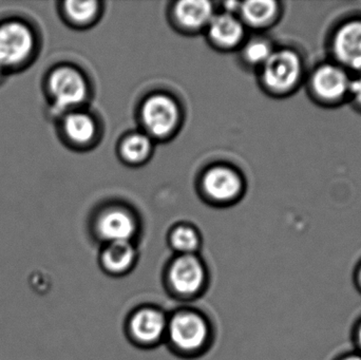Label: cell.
I'll return each instance as SVG.
<instances>
[{
	"label": "cell",
	"instance_id": "cell-15",
	"mask_svg": "<svg viewBox=\"0 0 361 360\" xmlns=\"http://www.w3.org/2000/svg\"><path fill=\"white\" fill-rule=\"evenodd\" d=\"M63 131L73 143L87 144L94 137L95 124L88 114L72 112L63 120Z\"/></svg>",
	"mask_w": 361,
	"mask_h": 360
},
{
	"label": "cell",
	"instance_id": "cell-1",
	"mask_svg": "<svg viewBox=\"0 0 361 360\" xmlns=\"http://www.w3.org/2000/svg\"><path fill=\"white\" fill-rule=\"evenodd\" d=\"M210 335L209 323L201 313L192 310L178 311L169 319L166 338L180 354L201 352L207 347Z\"/></svg>",
	"mask_w": 361,
	"mask_h": 360
},
{
	"label": "cell",
	"instance_id": "cell-8",
	"mask_svg": "<svg viewBox=\"0 0 361 360\" xmlns=\"http://www.w3.org/2000/svg\"><path fill=\"white\" fill-rule=\"evenodd\" d=\"M350 80L347 72L341 67L324 65L316 70L312 78L314 92L326 101H337L349 93Z\"/></svg>",
	"mask_w": 361,
	"mask_h": 360
},
{
	"label": "cell",
	"instance_id": "cell-16",
	"mask_svg": "<svg viewBox=\"0 0 361 360\" xmlns=\"http://www.w3.org/2000/svg\"><path fill=\"white\" fill-rule=\"evenodd\" d=\"M277 4L271 0H255L242 4L241 12L246 23L262 27L271 23L277 13Z\"/></svg>",
	"mask_w": 361,
	"mask_h": 360
},
{
	"label": "cell",
	"instance_id": "cell-25",
	"mask_svg": "<svg viewBox=\"0 0 361 360\" xmlns=\"http://www.w3.org/2000/svg\"><path fill=\"white\" fill-rule=\"evenodd\" d=\"M6 71V70L4 69V68L0 66V77H1L2 74H4V72Z\"/></svg>",
	"mask_w": 361,
	"mask_h": 360
},
{
	"label": "cell",
	"instance_id": "cell-7",
	"mask_svg": "<svg viewBox=\"0 0 361 360\" xmlns=\"http://www.w3.org/2000/svg\"><path fill=\"white\" fill-rule=\"evenodd\" d=\"M143 122L146 128L156 137H166L179 123V109L173 99L166 95H154L143 107Z\"/></svg>",
	"mask_w": 361,
	"mask_h": 360
},
{
	"label": "cell",
	"instance_id": "cell-24",
	"mask_svg": "<svg viewBox=\"0 0 361 360\" xmlns=\"http://www.w3.org/2000/svg\"><path fill=\"white\" fill-rule=\"evenodd\" d=\"M336 360H361V353L357 351L353 353H347V354L341 355Z\"/></svg>",
	"mask_w": 361,
	"mask_h": 360
},
{
	"label": "cell",
	"instance_id": "cell-10",
	"mask_svg": "<svg viewBox=\"0 0 361 360\" xmlns=\"http://www.w3.org/2000/svg\"><path fill=\"white\" fill-rule=\"evenodd\" d=\"M99 237L106 242H131L137 232L135 218L123 209H111L99 217L97 224Z\"/></svg>",
	"mask_w": 361,
	"mask_h": 360
},
{
	"label": "cell",
	"instance_id": "cell-17",
	"mask_svg": "<svg viewBox=\"0 0 361 360\" xmlns=\"http://www.w3.org/2000/svg\"><path fill=\"white\" fill-rule=\"evenodd\" d=\"M171 245L179 255H195L200 247V236L190 226H179L171 235Z\"/></svg>",
	"mask_w": 361,
	"mask_h": 360
},
{
	"label": "cell",
	"instance_id": "cell-22",
	"mask_svg": "<svg viewBox=\"0 0 361 360\" xmlns=\"http://www.w3.org/2000/svg\"><path fill=\"white\" fill-rule=\"evenodd\" d=\"M353 340L356 351L361 353V318L356 323L353 330Z\"/></svg>",
	"mask_w": 361,
	"mask_h": 360
},
{
	"label": "cell",
	"instance_id": "cell-14",
	"mask_svg": "<svg viewBox=\"0 0 361 360\" xmlns=\"http://www.w3.org/2000/svg\"><path fill=\"white\" fill-rule=\"evenodd\" d=\"M176 15L180 25L190 29L203 27L212 19V6L204 0H185L177 4Z\"/></svg>",
	"mask_w": 361,
	"mask_h": 360
},
{
	"label": "cell",
	"instance_id": "cell-12",
	"mask_svg": "<svg viewBox=\"0 0 361 360\" xmlns=\"http://www.w3.org/2000/svg\"><path fill=\"white\" fill-rule=\"evenodd\" d=\"M137 256L131 242L108 243L102 252V266L109 274L124 275L135 266Z\"/></svg>",
	"mask_w": 361,
	"mask_h": 360
},
{
	"label": "cell",
	"instance_id": "cell-2",
	"mask_svg": "<svg viewBox=\"0 0 361 360\" xmlns=\"http://www.w3.org/2000/svg\"><path fill=\"white\" fill-rule=\"evenodd\" d=\"M35 35L27 23L16 19L0 25V66L16 69L25 65L35 50Z\"/></svg>",
	"mask_w": 361,
	"mask_h": 360
},
{
	"label": "cell",
	"instance_id": "cell-4",
	"mask_svg": "<svg viewBox=\"0 0 361 360\" xmlns=\"http://www.w3.org/2000/svg\"><path fill=\"white\" fill-rule=\"evenodd\" d=\"M48 89L55 107L69 109L80 105L87 97L84 76L72 67H59L51 72Z\"/></svg>",
	"mask_w": 361,
	"mask_h": 360
},
{
	"label": "cell",
	"instance_id": "cell-3",
	"mask_svg": "<svg viewBox=\"0 0 361 360\" xmlns=\"http://www.w3.org/2000/svg\"><path fill=\"white\" fill-rule=\"evenodd\" d=\"M169 287L180 297L192 298L202 293L207 281V271L195 255H179L169 268Z\"/></svg>",
	"mask_w": 361,
	"mask_h": 360
},
{
	"label": "cell",
	"instance_id": "cell-21",
	"mask_svg": "<svg viewBox=\"0 0 361 360\" xmlns=\"http://www.w3.org/2000/svg\"><path fill=\"white\" fill-rule=\"evenodd\" d=\"M349 93L353 97L354 101L361 106V76L356 80H351Z\"/></svg>",
	"mask_w": 361,
	"mask_h": 360
},
{
	"label": "cell",
	"instance_id": "cell-5",
	"mask_svg": "<svg viewBox=\"0 0 361 360\" xmlns=\"http://www.w3.org/2000/svg\"><path fill=\"white\" fill-rule=\"evenodd\" d=\"M301 70V61L296 53L278 51L263 65V80L271 90L286 92L298 82Z\"/></svg>",
	"mask_w": 361,
	"mask_h": 360
},
{
	"label": "cell",
	"instance_id": "cell-23",
	"mask_svg": "<svg viewBox=\"0 0 361 360\" xmlns=\"http://www.w3.org/2000/svg\"><path fill=\"white\" fill-rule=\"evenodd\" d=\"M354 281H355L356 287L361 293V261L356 266L355 273H354Z\"/></svg>",
	"mask_w": 361,
	"mask_h": 360
},
{
	"label": "cell",
	"instance_id": "cell-11",
	"mask_svg": "<svg viewBox=\"0 0 361 360\" xmlns=\"http://www.w3.org/2000/svg\"><path fill=\"white\" fill-rule=\"evenodd\" d=\"M204 190L214 200L226 202L235 198L241 190L239 175L226 167L210 169L204 178Z\"/></svg>",
	"mask_w": 361,
	"mask_h": 360
},
{
	"label": "cell",
	"instance_id": "cell-9",
	"mask_svg": "<svg viewBox=\"0 0 361 360\" xmlns=\"http://www.w3.org/2000/svg\"><path fill=\"white\" fill-rule=\"evenodd\" d=\"M333 50L343 65L361 69V20L350 21L337 31Z\"/></svg>",
	"mask_w": 361,
	"mask_h": 360
},
{
	"label": "cell",
	"instance_id": "cell-20",
	"mask_svg": "<svg viewBox=\"0 0 361 360\" xmlns=\"http://www.w3.org/2000/svg\"><path fill=\"white\" fill-rule=\"evenodd\" d=\"M271 54V44L264 40H255L245 49V58L252 65H264Z\"/></svg>",
	"mask_w": 361,
	"mask_h": 360
},
{
	"label": "cell",
	"instance_id": "cell-18",
	"mask_svg": "<svg viewBox=\"0 0 361 360\" xmlns=\"http://www.w3.org/2000/svg\"><path fill=\"white\" fill-rule=\"evenodd\" d=\"M152 143L146 135L135 133L127 137L122 146V154L129 162L140 163L149 156Z\"/></svg>",
	"mask_w": 361,
	"mask_h": 360
},
{
	"label": "cell",
	"instance_id": "cell-13",
	"mask_svg": "<svg viewBox=\"0 0 361 360\" xmlns=\"http://www.w3.org/2000/svg\"><path fill=\"white\" fill-rule=\"evenodd\" d=\"M209 36L216 44L233 46L243 37V25L233 15H218L210 20Z\"/></svg>",
	"mask_w": 361,
	"mask_h": 360
},
{
	"label": "cell",
	"instance_id": "cell-19",
	"mask_svg": "<svg viewBox=\"0 0 361 360\" xmlns=\"http://www.w3.org/2000/svg\"><path fill=\"white\" fill-rule=\"evenodd\" d=\"M65 12L73 23H89L92 20L97 12V2L95 1H67L65 2Z\"/></svg>",
	"mask_w": 361,
	"mask_h": 360
},
{
	"label": "cell",
	"instance_id": "cell-6",
	"mask_svg": "<svg viewBox=\"0 0 361 360\" xmlns=\"http://www.w3.org/2000/svg\"><path fill=\"white\" fill-rule=\"evenodd\" d=\"M169 318L154 306H143L131 314L128 321L130 337L140 346H156L166 337Z\"/></svg>",
	"mask_w": 361,
	"mask_h": 360
}]
</instances>
